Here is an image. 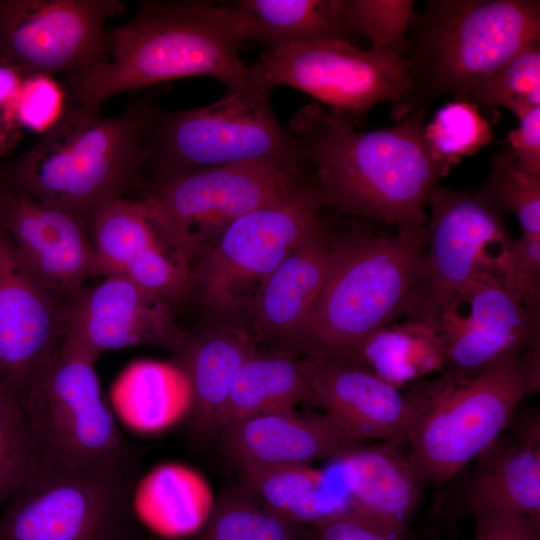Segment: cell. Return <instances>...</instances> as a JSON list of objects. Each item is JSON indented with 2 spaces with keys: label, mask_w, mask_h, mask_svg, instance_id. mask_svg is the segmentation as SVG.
Returning a JSON list of instances; mask_svg holds the SVG:
<instances>
[{
  "label": "cell",
  "mask_w": 540,
  "mask_h": 540,
  "mask_svg": "<svg viewBox=\"0 0 540 540\" xmlns=\"http://www.w3.org/2000/svg\"><path fill=\"white\" fill-rule=\"evenodd\" d=\"M331 237L322 222L269 276L251 313L250 329L259 343L296 354L325 282Z\"/></svg>",
  "instance_id": "obj_22"
},
{
  "label": "cell",
  "mask_w": 540,
  "mask_h": 540,
  "mask_svg": "<svg viewBox=\"0 0 540 540\" xmlns=\"http://www.w3.org/2000/svg\"><path fill=\"white\" fill-rule=\"evenodd\" d=\"M476 457L462 509L480 513H512L540 519V421L534 413L513 422Z\"/></svg>",
  "instance_id": "obj_23"
},
{
  "label": "cell",
  "mask_w": 540,
  "mask_h": 540,
  "mask_svg": "<svg viewBox=\"0 0 540 540\" xmlns=\"http://www.w3.org/2000/svg\"><path fill=\"white\" fill-rule=\"evenodd\" d=\"M248 69L251 79L270 89H299L339 113L364 112L391 102L397 121L413 93L403 56L363 50L340 39L270 47Z\"/></svg>",
  "instance_id": "obj_11"
},
{
  "label": "cell",
  "mask_w": 540,
  "mask_h": 540,
  "mask_svg": "<svg viewBox=\"0 0 540 540\" xmlns=\"http://www.w3.org/2000/svg\"><path fill=\"white\" fill-rule=\"evenodd\" d=\"M87 224L107 276H126L173 306L192 295L191 261L147 199H110Z\"/></svg>",
  "instance_id": "obj_16"
},
{
  "label": "cell",
  "mask_w": 540,
  "mask_h": 540,
  "mask_svg": "<svg viewBox=\"0 0 540 540\" xmlns=\"http://www.w3.org/2000/svg\"><path fill=\"white\" fill-rule=\"evenodd\" d=\"M244 487L260 502L303 526L349 510L343 496L326 487L325 475L310 465L239 470Z\"/></svg>",
  "instance_id": "obj_30"
},
{
  "label": "cell",
  "mask_w": 540,
  "mask_h": 540,
  "mask_svg": "<svg viewBox=\"0 0 540 540\" xmlns=\"http://www.w3.org/2000/svg\"><path fill=\"white\" fill-rule=\"evenodd\" d=\"M316 358L258 350L239 369L219 414L217 434L249 417L290 410L308 398Z\"/></svg>",
  "instance_id": "obj_26"
},
{
  "label": "cell",
  "mask_w": 540,
  "mask_h": 540,
  "mask_svg": "<svg viewBox=\"0 0 540 540\" xmlns=\"http://www.w3.org/2000/svg\"><path fill=\"white\" fill-rule=\"evenodd\" d=\"M428 107L397 124L360 132L342 113L312 103L289 132L326 204L398 229L424 227L425 207L444 176L424 137Z\"/></svg>",
  "instance_id": "obj_1"
},
{
  "label": "cell",
  "mask_w": 540,
  "mask_h": 540,
  "mask_svg": "<svg viewBox=\"0 0 540 540\" xmlns=\"http://www.w3.org/2000/svg\"><path fill=\"white\" fill-rule=\"evenodd\" d=\"M412 0H344L343 16L348 33L370 38L371 48L403 56Z\"/></svg>",
  "instance_id": "obj_37"
},
{
  "label": "cell",
  "mask_w": 540,
  "mask_h": 540,
  "mask_svg": "<svg viewBox=\"0 0 540 540\" xmlns=\"http://www.w3.org/2000/svg\"><path fill=\"white\" fill-rule=\"evenodd\" d=\"M0 224L30 273L65 304L88 280L107 276L78 215L0 186Z\"/></svg>",
  "instance_id": "obj_17"
},
{
  "label": "cell",
  "mask_w": 540,
  "mask_h": 540,
  "mask_svg": "<svg viewBox=\"0 0 540 540\" xmlns=\"http://www.w3.org/2000/svg\"><path fill=\"white\" fill-rule=\"evenodd\" d=\"M474 540H540V519L512 513H480Z\"/></svg>",
  "instance_id": "obj_41"
},
{
  "label": "cell",
  "mask_w": 540,
  "mask_h": 540,
  "mask_svg": "<svg viewBox=\"0 0 540 540\" xmlns=\"http://www.w3.org/2000/svg\"><path fill=\"white\" fill-rule=\"evenodd\" d=\"M434 325L445 347L443 373L468 378L497 370L540 349V311L481 270L438 311Z\"/></svg>",
  "instance_id": "obj_15"
},
{
  "label": "cell",
  "mask_w": 540,
  "mask_h": 540,
  "mask_svg": "<svg viewBox=\"0 0 540 540\" xmlns=\"http://www.w3.org/2000/svg\"><path fill=\"white\" fill-rule=\"evenodd\" d=\"M40 469L19 402L0 392V505L9 502Z\"/></svg>",
  "instance_id": "obj_35"
},
{
  "label": "cell",
  "mask_w": 540,
  "mask_h": 540,
  "mask_svg": "<svg viewBox=\"0 0 540 540\" xmlns=\"http://www.w3.org/2000/svg\"><path fill=\"white\" fill-rule=\"evenodd\" d=\"M361 366L401 389L445 369L444 343L435 325L408 320L390 324L368 339Z\"/></svg>",
  "instance_id": "obj_29"
},
{
  "label": "cell",
  "mask_w": 540,
  "mask_h": 540,
  "mask_svg": "<svg viewBox=\"0 0 540 540\" xmlns=\"http://www.w3.org/2000/svg\"><path fill=\"white\" fill-rule=\"evenodd\" d=\"M424 137L433 160L446 175L461 158L489 144L493 134L476 105L454 99L425 124Z\"/></svg>",
  "instance_id": "obj_33"
},
{
  "label": "cell",
  "mask_w": 540,
  "mask_h": 540,
  "mask_svg": "<svg viewBox=\"0 0 540 540\" xmlns=\"http://www.w3.org/2000/svg\"><path fill=\"white\" fill-rule=\"evenodd\" d=\"M173 305L120 274L86 287L66 306V338L94 358L139 345L177 352L187 333Z\"/></svg>",
  "instance_id": "obj_19"
},
{
  "label": "cell",
  "mask_w": 540,
  "mask_h": 540,
  "mask_svg": "<svg viewBox=\"0 0 540 540\" xmlns=\"http://www.w3.org/2000/svg\"><path fill=\"white\" fill-rule=\"evenodd\" d=\"M217 436L223 454L238 470L310 465L365 443L324 413L301 414L293 409L242 419Z\"/></svg>",
  "instance_id": "obj_21"
},
{
  "label": "cell",
  "mask_w": 540,
  "mask_h": 540,
  "mask_svg": "<svg viewBox=\"0 0 540 540\" xmlns=\"http://www.w3.org/2000/svg\"><path fill=\"white\" fill-rule=\"evenodd\" d=\"M517 118L518 127L508 133V150L524 171L540 176V106Z\"/></svg>",
  "instance_id": "obj_42"
},
{
  "label": "cell",
  "mask_w": 540,
  "mask_h": 540,
  "mask_svg": "<svg viewBox=\"0 0 540 540\" xmlns=\"http://www.w3.org/2000/svg\"><path fill=\"white\" fill-rule=\"evenodd\" d=\"M130 540H138V539L136 538V535H134Z\"/></svg>",
  "instance_id": "obj_44"
},
{
  "label": "cell",
  "mask_w": 540,
  "mask_h": 540,
  "mask_svg": "<svg viewBox=\"0 0 540 540\" xmlns=\"http://www.w3.org/2000/svg\"><path fill=\"white\" fill-rule=\"evenodd\" d=\"M405 320L434 325L440 308L483 268L492 250L513 237L504 211L482 187L478 191L437 185Z\"/></svg>",
  "instance_id": "obj_13"
},
{
  "label": "cell",
  "mask_w": 540,
  "mask_h": 540,
  "mask_svg": "<svg viewBox=\"0 0 540 540\" xmlns=\"http://www.w3.org/2000/svg\"><path fill=\"white\" fill-rule=\"evenodd\" d=\"M482 270L526 307L540 311V235L521 233L492 250Z\"/></svg>",
  "instance_id": "obj_38"
},
{
  "label": "cell",
  "mask_w": 540,
  "mask_h": 540,
  "mask_svg": "<svg viewBox=\"0 0 540 540\" xmlns=\"http://www.w3.org/2000/svg\"><path fill=\"white\" fill-rule=\"evenodd\" d=\"M244 487V486H243ZM198 540H309L307 527L270 509L245 487L224 495Z\"/></svg>",
  "instance_id": "obj_32"
},
{
  "label": "cell",
  "mask_w": 540,
  "mask_h": 540,
  "mask_svg": "<svg viewBox=\"0 0 540 540\" xmlns=\"http://www.w3.org/2000/svg\"><path fill=\"white\" fill-rule=\"evenodd\" d=\"M155 109L141 100L105 117L67 100L61 116L32 147L0 163V186L87 221L102 203L139 187Z\"/></svg>",
  "instance_id": "obj_3"
},
{
  "label": "cell",
  "mask_w": 540,
  "mask_h": 540,
  "mask_svg": "<svg viewBox=\"0 0 540 540\" xmlns=\"http://www.w3.org/2000/svg\"><path fill=\"white\" fill-rule=\"evenodd\" d=\"M134 474L41 468L0 516V540H130Z\"/></svg>",
  "instance_id": "obj_12"
},
{
  "label": "cell",
  "mask_w": 540,
  "mask_h": 540,
  "mask_svg": "<svg viewBox=\"0 0 540 540\" xmlns=\"http://www.w3.org/2000/svg\"><path fill=\"white\" fill-rule=\"evenodd\" d=\"M480 110L505 107L516 115L540 106V45L524 47L462 99Z\"/></svg>",
  "instance_id": "obj_34"
},
{
  "label": "cell",
  "mask_w": 540,
  "mask_h": 540,
  "mask_svg": "<svg viewBox=\"0 0 540 540\" xmlns=\"http://www.w3.org/2000/svg\"><path fill=\"white\" fill-rule=\"evenodd\" d=\"M115 397L135 413L137 424L157 430L186 418L192 404L190 383L176 364L138 361L121 375Z\"/></svg>",
  "instance_id": "obj_31"
},
{
  "label": "cell",
  "mask_w": 540,
  "mask_h": 540,
  "mask_svg": "<svg viewBox=\"0 0 540 540\" xmlns=\"http://www.w3.org/2000/svg\"><path fill=\"white\" fill-rule=\"evenodd\" d=\"M250 328L222 321L188 334L175 352L176 365L185 373L192 391L186 416L189 434L197 441L216 436L219 414L241 366L258 350Z\"/></svg>",
  "instance_id": "obj_24"
},
{
  "label": "cell",
  "mask_w": 540,
  "mask_h": 540,
  "mask_svg": "<svg viewBox=\"0 0 540 540\" xmlns=\"http://www.w3.org/2000/svg\"><path fill=\"white\" fill-rule=\"evenodd\" d=\"M109 40L105 61L66 75L67 100L99 111L116 95L172 79L208 76L231 88L250 78L240 57L246 39L230 6L143 1L109 30Z\"/></svg>",
  "instance_id": "obj_2"
},
{
  "label": "cell",
  "mask_w": 540,
  "mask_h": 540,
  "mask_svg": "<svg viewBox=\"0 0 540 540\" xmlns=\"http://www.w3.org/2000/svg\"><path fill=\"white\" fill-rule=\"evenodd\" d=\"M23 78L15 67L0 63V154L9 151L19 138L15 108Z\"/></svg>",
  "instance_id": "obj_43"
},
{
  "label": "cell",
  "mask_w": 540,
  "mask_h": 540,
  "mask_svg": "<svg viewBox=\"0 0 540 540\" xmlns=\"http://www.w3.org/2000/svg\"><path fill=\"white\" fill-rule=\"evenodd\" d=\"M270 91L250 77L206 106L156 108L145 140L140 184L246 162L307 166L295 139L273 112Z\"/></svg>",
  "instance_id": "obj_7"
},
{
  "label": "cell",
  "mask_w": 540,
  "mask_h": 540,
  "mask_svg": "<svg viewBox=\"0 0 540 540\" xmlns=\"http://www.w3.org/2000/svg\"><path fill=\"white\" fill-rule=\"evenodd\" d=\"M309 540H410L406 530H396L351 510L306 526Z\"/></svg>",
  "instance_id": "obj_40"
},
{
  "label": "cell",
  "mask_w": 540,
  "mask_h": 540,
  "mask_svg": "<svg viewBox=\"0 0 540 540\" xmlns=\"http://www.w3.org/2000/svg\"><path fill=\"white\" fill-rule=\"evenodd\" d=\"M208 481L197 471L165 464L143 481L137 508L141 519L156 534L178 538L199 533L215 507Z\"/></svg>",
  "instance_id": "obj_27"
},
{
  "label": "cell",
  "mask_w": 540,
  "mask_h": 540,
  "mask_svg": "<svg viewBox=\"0 0 540 540\" xmlns=\"http://www.w3.org/2000/svg\"><path fill=\"white\" fill-rule=\"evenodd\" d=\"M425 245V226L331 237L325 282L296 354L361 366L368 339L404 317Z\"/></svg>",
  "instance_id": "obj_4"
},
{
  "label": "cell",
  "mask_w": 540,
  "mask_h": 540,
  "mask_svg": "<svg viewBox=\"0 0 540 540\" xmlns=\"http://www.w3.org/2000/svg\"><path fill=\"white\" fill-rule=\"evenodd\" d=\"M313 175L234 220L192 265V294L223 318L252 313L269 276L324 220Z\"/></svg>",
  "instance_id": "obj_9"
},
{
  "label": "cell",
  "mask_w": 540,
  "mask_h": 540,
  "mask_svg": "<svg viewBox=\"0 0 540 540\" xmlns=\"http://www.w3.org/2000/svg\"><path fill=\"white\" fill-rule=\"evenodd\" d=\"M307 166L246 162L140 184L191 264L237 218L271 203L310 175Z\"/></svg>",
  "instance_id": "obj_10"
},
{
  "label": "cell",
  "mask_w": 540,
  "mask_h": 540,
  "mask_svg": "<svg viewBox=\"0 0 540 540\" xmlns=\"http://www.w3.org/2000/svg\"><path fill=\"white\" fill-rule=\"evenodd\" d=\"M66 306L26 268L0 224V392L15 398L66 340Z\"/></svg>",
  "instance_id": "obj_18"
},
{
  "label": "cell",
  "mask_w": 540,
  "mask_h": 540,
  "mask_svg": "<svg viewBox=\"0 0 540 540\" xmlns=\"http://www.w3.org/2000/svg\"><path fill=\"white\" fill-rule=\"evenodd\" d=\"M405 444H358L333 460L343 478L345 500L352 512L383 526L406 530L421 497Z\"/></svg>",
  "instance_id": "obj_25"
},
{
  "label": "cell",
  "mask_w": 540,
  "mask_h": 540,
  "mask_svg": "<svg viewBox=\"0 0 540 540\" xmlns=\"http://www.w3.org/2000/svg\"><path fill=\"white\" fill-rule=\"evenodd\" d=\"M344 0H242L235 11L247 40L274 47L340 39L349 41L343 16Z\"/></svg>",
  "instance_id": "obj_28"
},
{
  "label": "cell",
  "mask_w": 540,
  "mask_h": 540,
  "mask_svg": "<svg viewBox=\"0 0 540 540\" xmlns=\"http://www.w3.org/2000/svg\"><path fill=\"white\" fill-rule=\"evenodd\" d=\"M533 43H540L538 0L426 1L407 30L413 93L397 121L437 98L462 99Z\"/></svg>",
  "instance_id": "obj_5"
},
{
  "label": "cell",
  "mask_w": 540,
  "mask_h": 540,
  "mask_svg": "<svg viewBox=\"0 0 540 540\" xmlns=\"http://www.w3.org/2000/svg\"><path fill=\"white\" fill-rule=\"evenodd\" d=\"M483 188L504 213L516 215L521 233L540 235V176L524 171L509 150L490 158Z\"/></svg>",
  "instance_id": "obj_36"
},
{
  "label": "cell",
  "mask_w": 540,
  "mask_h": 540,
  "mask_svg": "<svg viewBox=\"0 0 540 540\" xmlns=\"http://www.w3.org/2000/svg\"><path fill=\"white\" fill-rule=\"evenodd\" d=\"M96 360L66 338L17 395L41 468L134 474L131 447L103 400Z\"/></svg>",
  "instance_id": "obj_8"
},
{
  "label": "cell",
  "mask_w": 540,
  "mask_h": 540,
  "mask_svg": "<svg viewBox=\"0 0 540 540\" xmlns=\"http://www.w3.org/2000/svg\"><path fill=\"white\" fill-rule=\"evenodd\" d=\"M64 107V91L52 76H24L15 108L20 129L46 132L61 116Z\"/></svg>",
  "instance_id": "obj_39"
},
{
  "label": "cell",
  "mask_w": 540,
  "mask_h": 540,
  "mask_svg": "<svg viewBox=\"0 0 540 540\" xmlns=\"http://www.w3.org/2000/svg\"><path fill=\"white\" fill-rule=\"evenodd\" d=\"M307 400L362 442L406 445L413 420L409 394L362 366L317 359Z\"/></svg>",
  "instance_id": "obj_20"
},
{
  "label": "cell",
  "mask_w": 540,
  "mask_h": 540,
  "mask_svg": "<svg viewBox=\"0 0 540 540\" xmlns=\"http://www.w3.org/2000/svg\"><path fill=\"white\" fill-rule=\"evenodd\" d=\"M124 11L118 0H0V63L23 76L88 69L107 59L106 21Z\"/></svg>",
  "instance_id": "obj_14"
},
{
  "label": "cell",
  "mask_w": 540,
  "mask_h": 540,
  "mask_svg": "<svg viewBox=\"0 0 540 540\" xmlns=\"http://www.w3.org/2000/svg\"><path fill=\"white\" fill-rule=\"evenodd\" d=\"M540 385V349L478 376L443 372L407 387L413 420L406 442L422 483L441 484L459 473L507 427L519 404Z\"/></svg>",
  "instance_id": "obj_6"
}]
</instances>
